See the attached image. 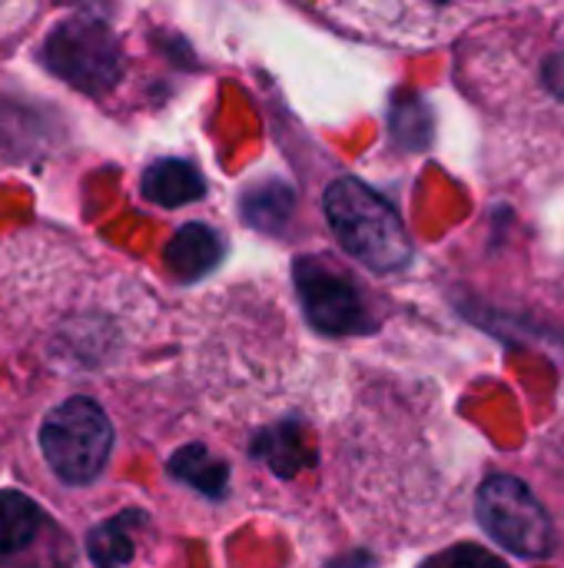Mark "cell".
<instances>
[{
	"mask_svg": "<svg viewBox=\"0 0 564 568\" xmlns=\"http://www.w3.org/2000/svg\"><path fill=\"white\" fill-rule=\"evenodd\" d=\"M322 210L339 246L362 266L376 273H396L412 260V240L399 210L356 176H339L326 196Z\"/></svg>",
	"mask_w": 564,
	"mask_h": 568,
	"instance_id": "cell-1",
	"label": "cell"
},
{
	"mask_svg": "<svg viewBox=\"0 0 564 568\" xmlns=\"http://www.w3.org/2000/svg\"><path fill=\"white\" fill-rule=\"evenodd\" d=\"M40 60L57 80L90 97L106 93L123 77V47L113 27L90 10L53 23L40 43Z\"/></svg>",
	"mask_w": 564,
	"mask_h": 568,
	"instance_id": "cell-2",
	"label": "cell"
},
{
	"mask_svg": "<svg viewBox=\"0 0 564 568\" xmlns=\"http://www.w3.org/2000/svg\"><path fill=\"white\" fill-rule=\"evenodd\" d=\"M40 453L60 483H93L106 469L113 453L110 416L90 396L63 399L40 423Z\"/></svg>",
	"mask_w": 564,
	"mask_h": 568,
	"instance_id": "cell-3",
	"label": "cell"
},
{
	"mask_svg": "<svg viewBox=\"0 0 564 568\" xmlns=\"http://www.w3.org/2000/svg\"><path fill=\"white\" fill-rule=\"evenodd\" d=\"M482 529L512 556L548 559L555 552V529L535 493L515 476H492L479 489Z\"/></svg>",
	"mask_w": 564,
	"mask_h": 568,
	"instance_id": "cell-4",
	"label": "cell"
},
{
	"mask_svg": "<svg viewBox=\"0 0 564 568\" xmlns=\"http://www.w3.org/2000/svg\"><path fill=\"white\" fill-rule=\"evenodd\" d=\"M293 283L306 320L326 336L372 333L376 320L366 306L362 286L329 256H299L293 263Z\"/></svg>",
	"mask_w": 564,
	"mask_h": 568,
	"instance_id": "cell-5",
	"label": "cell"
},
{
	"mask_svg": "<svg viewBox=\"0 0 564 568\" xmlns=\"http://www.w3.org/2000/svg\"><path fill=\"white\" fill-rule=\"evenodd\" d=\"M140 193L153 206L176 210V206H186L193 200H203L206 196V180H203L196 163L166 156V160H156V163H150L143 170Z\"/></svg>",
	"mask_w": 564,
	"mask_h": 568,
	"instance_id": "cell-6",
	"label": "cell"
},
{
	"mask_svg": "<svg viewBox=\"0 0 564 568\" xmlns=\"http://www.w3.org/2000/svg\"><path fill=\"white\" fill-rule=\"evenodd\" d=\"M166 266L176 280L196 283L206 273H213L223 260V236L209 230L206 223H186L173 233L166 243Z\"/></svg>",
	"mask_w": 564,
	"mask_h": 568,
	"instance_id": "cell-7",
	"label": "cell"
},
{
	"mask_svg": "<svg viewBox=\"0 0 564 568\" xmlns=\"http://www.w3.org/2000/svg\"><path fill=\"white\" fill-rule=\"evenodd\" d=\"M166 473H170L176 483H183V486L203 493L206 499H223V496H226V486H229V466H226L223 459H216V456H213L206 446H199V443L176 449V453L170 456V463H166Z\"/></svg>",
	"mask_w": 564,
	"mask_h": 568,
	"instance_id": "cell-8",
	"label": "cell"
},
{
	"mask_svg": "<svg viewBox=\"0 0 564 568\" xmlns=\"http://www.w3.org/2000/svg\"><path fill=\"white\" fill-rule=\"evenodd\" d=\"M143 523H146V516L136 513V509H130V513H120V516L93 526L90 536H86V556H90L93 568L130 566L133 562V552H136V546H133V526H143Z\"/></svg>",
	"mask_w": 564,
	"mask_h": 568,
	"instance_id": "cell-9",
	"label": "cell"
},
{
	"mask_svg": "<svg viewBox=\"0 0 564 568\" xmlns=\"http://www.w3.org/2000/svg\"><path fill=\"white\" fill-rule=\"evenodd\" d=\"M253 456L269 463V469L283 479L296 476L299 469H306L312 463L309 446H306V429L299 423H279L269 426L256 443H253Z\"/></svg>",
	"mask_w": 564,
	"mask_h": 568,
	"instance_id": "cell-10",
	"label": "cell"
},
{
	"mask_svg": "<svg viewBox=\"0 0 564 568\" xmlns=\"http://www.w3.org/2000/svg\"><path fill=\"white\" fill-rule=\"evenodd\" d=\"M43 526L40 506L17 489H0V559L27 549Z\"/></svg>",
	"mask_w": 564,
	"mask_h": 568,
	"instance_id": "cell-11",
	"label": "cell"
},
{
	"mask_svg": "<svg viewBox=\"0 0 564 568\" xmlns=\"http://www.w3.org/2000/svg\"><path fill=\"white\" fill-rule=\"evenodd\" d=\"M296 206V193L286 186V183H259L256 190H249L243 200H239V210H243V220L263 233H276L283 230V223L289 220Z\"/></svg>",
	"mask_w": 564,
	"mask_h": 568,
	"instance_id": "cell-12",
	"label": "cell"
},
{
	"mask_svg": "<svg viewBox=\"0 0 564 568\" xmlns=\"http://www.w3.org/2000/svg\"><path fill=\"white\" fill-rule=\"evenodd\" d=\"M392 133L402 146L419 150L432 136V113L419 97H402L392 110Z\"/></svg>",
	"mask_w": 564,
	"mask_h": 568,
	"instance_id": "cell-13",
	"label": "cell"
},
{
	"mask_svg": "<svg viewBox=\"0 0 564 568\" xmlns=\"http://www.w3.org/2000/svg\"><path fill=\"white\" fill-rule=\"evenodd\" d=\"M422 568H509L499 556H492L482 546H455L442 556H435L432 562H425Z\"/></svg>",
	"mask_w": 564,
	"mask_h": 568,
	"instance_id": "cell-14",
	"label": "cell"
},
{
	"mask_svg": "<svg viewBox=\"0 0 564 568\" xmlns=\"http://www.w3.org/2000/svg\"><path fill=\"white\" fill-rule=\"evenodd\" d=\"M545 83H548V90H552L555 97H562L564 100V43L562 50H555V53L548 57V63H545Z\"/></svg>",
	"mask_w": 564,
	"mask_h": 568,
	"instance_id": "cell-15",
	"label": "cell"
}]
</instances>
